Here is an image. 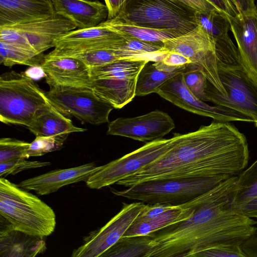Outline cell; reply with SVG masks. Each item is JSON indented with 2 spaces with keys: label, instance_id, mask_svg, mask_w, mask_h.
I'll list each match as a JSON object with an SVG mask.
<instances>
[{
  "label": "cell",
  "instance_id": "obj_1",
  "mask_svg": "<svg viewBox=\"0 0 257 257\" xmlns=\"http://www.w3.org/2000/svg\"><path fill=\"white\" fill-rule=\"evenodd\" d=\"M244 135L229 122L215 120L185 134L156 160L116 184L127 188L172 179L238 176L248 165Z\"/></svg>",
  "mask_w": 257,
  "mask_h": 257
},
{
  "label": "cell",
  "instance_id": "obj_2",
  "mask_svg": "<svg viewBox=\"0 0 257 257\" xmlns=\"http://www.w3.org/2000/svg\"><path fill=\"white\" fill-rule=\"evenodd\" d=\"M237 176L195 198L190 217L151 233V248L145 257H190L211 247L241 246L256 232L257 221L231 205Z\"/></svg>",
  "mask_w": 257,
  "mask_h": 257
},
{
  "label": "cell",
  "instance_id": "obj_3",
  "mask_svg": "<svg viewBox=\"0 0 257 257\" xmlns=\"http://www.w3.org/2000/svg\"><path fill=\"white\" fill-rule=\"evenodd\" d=\"M215 44L218 74L226 95H222L208 81L207 96L215 105L249 116L257 127V83L249 74L229 36L215 40Z\"/></svg>",
  "mask_w": 257,
  "mask_h": 257
},
{
  "label": "cell",
  "instance_id": "obj_4",
  "mask_svg": "<svg viewBox=\"0 0 257 257\" xmlns=\"http://www.w3.org/2000/svg\"><path fill=\"white\" fill-rule=\"evenodd\" d=\"M1 226L44 238L56 224L53 209L36 195L0 178Z\"/></svg>",
  "mask_w": 257,
  "mask_h": 257
},
{
  "label": "cell",
  "instance_id": "obj_5",
  "mask_svg": "<svg viewBox=\"0 0 257 257\" xmlns=\"http://www.w3.org/2000/svg\"><path fill=\"white\" fill-rule=\"evenodd\" d=\"M50 104L33 80L14 71L0 76V120L29 126L37 114Z\"/></svg>",
  "mask_w": 257,
  "mask_h": 257
},
{
  "label": "cell",
  "instance_id": "obj_6",
  "mask_svg": "<svg viewBox=\"0 0 257 257\" xmlns=\"http://www.w3.org/2000/svg\"><path fill=\"white\" fill-rule=\"evenodd\" d=\"M195 10L175 0H127L117 16L125 21L185 34L198 25Z\"/></svg>",
  "mask_w": 257,
  "mask_h": 257
},
{
  "label": "cell",
  "instance_id": "obj_7",
  "mask_svg": "<svg viewBox=\"0 0 257 257\" xmlns=\"http://www.w3.org/2000/svg\"><path fill=\"white\" fill-rule=\"evenodd\" d=\"M229 178L218 176L150 181L123 190L112 189L111 191L116 196L145 204L177 205L193 200Z\"/></svg>",
  "mask_w": 257,
  "mask_h": 257
},
{
  "label": "cell",
  "instance_id": "obj_8",
  "mask_svg": "<svg viewBox=\"0 0 257 257\" xmlns=\"http://www.w3.org/2000/svg\"><path fill=\"white\" fill-rule=\"evenodd\" d=\"M149 61L118 59L91 67V88L101 99L114 108H121L136 96L138 77Z\"/></svg>",
  "mask_w": 257,
  "mask_h": 257
},
{
  "label": "cell",
  "instance_id": "obj_9",
  "mask_svg": "<svg viewBox=\"0 0 257 257\" xmlns=\"http://www.w3.org/2000/svg\"><path fill=\"white\" fill-rule=\"evenodd\" d=\"M76 29L71 21L55 14L45 20L0 27V41L39 55L54 48L58 39Z\"/></svg>",
  "mask_w": 257,
  "mask_h": 257
},
{
  "label": "cell",
  "instance_id": "obj_10",
  "mask_svg": "<svg viewBox=\"0 0 257 257\" xmlns=\"http://www.w3.org/2000/svg\"><path fill=\"white\" fill-rule=\"evenodd\" d=\"M179 134L170 139H161L146 143L142 147L113 160L92 174L86 184L90 189H99L116 184L156 160L174 144Z\"/></svg>",
  "mask_w": 257,
  "mask_h": 257
},
{
  "label": "cell",
  "instance_id": "obj_11",
  "mask_svg": "<svg viewBox=\"0 0 257 257\" xmlns=\"http://www.w3.org/2000/svg\"><path fill=\"white\" fill-rule=\"evenodd\" d=\"M49 101L64 115H71L91 124L109 121L114 108L99 98L91 87L55 86L46 92Z\"/></svg>",
  "mask_w": 257,
  "mask_h": 257
},
{
  "label": "cell",
  "instance_id": "obj_12",
  "mask_svg": "<svg viewBox=\"0 0 257 257\" xmlns=\"http://www.w3.org/2000/svg\"><path fill=\"white\" fill-rule=\"evenodd\" d=\"M163 43V52H175L189 58L202 70L208 81L222 95H226L218 74L215 41L201 26Z\"/></svg>",
  "mask_w": 257,
  "mask_h": 257
},
{
  "label": "cell",
  "instance_id": "obj_13",
  "mask_svg": "<svg viewBox=\"0 0 257 257\" xmlns=\"http://www.w3.org/2000/svg\"><path fill=\"white\" fill-rule=\"evenodd\" d=\"M145 203H123L121 209L102 227L85 236L82 243L74 249L72 257L100 256L121 238L134 222Z\"/></svg>",
  "mask_w": 257,
  "mask_h": 257
},
{
  "label": "cell",
  "instance_id": "obj_14",
  "mask_svg": "<svg viewBox=\"0 0 257 257\" xmlns=\"http://www.w3.org/2000/svg\"><path fill=\"white\" fill-rule=\"evenodd\" d=\"M182 73L167 81L156 93L180 108L200 115L211 117L216 121H241L254 123L251 117L242 112L217 105H209L198 99L185 84Z\"/></svg>",
  "mask_w": 257,
  "mask_h": 257
},
{
  "label": "cell",
  "instance_id": "obj_15",
  "mask_svg": "<svg viewBox=\"0 0 257 257\" xmlns=\"http://www.w3.org/2000/svg\"><path fill=\"white\" fill-rule=\"evenodd\" d=\"M175 127L169 115L157 110L135 117L117 118L109 123L107 134L149 142L163 139Z\"/></svg>",
  "mask_w": 257,
  "mask_h": 257
},
{
  "label": "cell",
  "instance_id": "obj_16",
  "mask_svg": "<svg viewBox=\"0 0 257 257\" xmlns=\"http://www.w3.org/2000/svg\"><path fill=\"white\" fill-rule=\"evenodd\" d=\"M100 166L93 163L63 169H56L21 181L18 186L27 191L44 195L57 191L63 186L86 181Z\"/></svg>",
  "mask_w": 257,
  "mask_h": 257
},
{
  "label": "cell",
  "instance_id": "obj_17",
  "mask_svg": "<svg viewBox=\"0 0 257 257\" xmlns=\"http://www.w3.org/2000/svg\"><path fill=\"white\" fill-rule=\"evenodd\" d=\"M41 66L50 87L59 85L91 87L90 68L77 58L44 56Z\"/></svg>",
  "mask_w": 257,
  "mask_h": 257
},
{
  "label": "cell",
  "instance_id": "obj_18",
  "mask_svg": "<svg viewBox=\"0 0 257 257\" xmlns=\"http://www.w3.org/2000/svg\"><path fill=\"white\" fill-rule=\"evenodd\" d=\"M241 58L257 83V9L253 13L228 18Z\"/></svg>",
  "mask_w": 257,
  "mask_h": 257
},
{
  "label": "cell",
  "instance_id": "obj_19",
  "mask_svg": "<svg viewBox=\"0 0 257 257\" xmlns=\"http://www.w3.org/2000/svg\"><path fill=\"white\" fill-rule=\"evenodd\" d=\"M56 14L71 21L76 29L96 26L107 20L105 5L94 0H51Z\"/></svg>",
  "mask_w": 257,
  "mask_h": 257
},
{
  "label": "cell",
  "instance_id": "obj_20",
  "mask_svg": "<svg viewBox=\"0 0 257 257\" xmlns=\"http://www.w3.org/2000/svg\"><path fill=\"white\" fill-rule=\"evenodd\" d=\"M55 15L50 0H0V27L45 20Z\"/></svg>",
  "mask_w": 257,
  "mask_h": 257
},
{
  "label": "cell",
  "instance_id": "obj_21",
  "mask_svg": "<svg viewBox=\"0 0 257 257\" xmlns=\"http://www.w3.org/2000/svg\"><path fill=\"white\" fill-rule=\"evenodd\" d=\"M46 248V242L43 238L1 227V256H35L44 252Z\"/></svg>",
  "mask_w": 257,
  "mask_h": 257
},
{
  "label": "cell",
  "instance_id": "obj_22",
  "mask_svg": "<svg viewBox=\"0 0 257 257\" xmlns=\"http://www.w3.org/2000/svg\"><path fill=\"white\" fill-rule=\"evenodd\" d=\"M163 42H148L133 37L122 36L106 45L105 49L113 52L118 59L161 60L167 54L162 52Z\"/></svg>",
  "mask_w": 257,
  "mask_h": 257
},
{
  "label": "cell",
  "instance_id": "obj_23",
  "mask_svg": "<svg viewBox=\"0 0 257 257\" xmlns=\"http://www.w3.org/2000/svg\"><path fill=\"white\" fill-rule=\"evenodd\" d=\"M194 199L177 205L172 209L153 218L141 222H134L122 237L150 234L186 220L194 211Z\"/></svg>",
  "mask_w": 257,
  "mask_h": 257
},
{
  "label": "cell",
  "instance_id": "obj_24",
  "mask_svg": "<svg viewBox=\"0 0 257 257\" xmlns=\"http://www.w3.org/2000/svg\"><path fill=\"white\" fill-rule=\"evenodd\" d=\"M36 137H50L81 132L86 129L75 126L71 120L50 103L36 115L27 127Z\"/></svg>",
  "mask_w": 257,
  "mask_h": 257
},
{
  "label": "cell",
  "instance_id": "obj_25",
  "mask_svg": "<svg viewBox=\"0 0 257 257\" xmlns=\"http://www.w3.org/2000/svg\"><path fill=\"white\" fill-rule=\"evenodd\" d=\"M148 61L139 74L136 88V96H142L156 93L167 81L183 73L188 65L172 67L166 65L161 60Z\"/></svg>",
  "mask_w": 257,
  "mask_h": 257
},
{
  "label": "cell",
  "instance_id": "obj_26",
  "mask_svg": "<svg viewBox=\"0 0 257 257\" xmlns=\"http://www.w3.org/2000/svg\"><path fill=\"white\" fill-rule=\"evenodd\" d=\"M106 21L110 28L121 36L145 41L161 42L182 35L174 30L146 27L125 21L117 17Z\"/></svg>",
  "mask_w": 257,
  "mask_h": 257
},
{
  "label": "cell",
  "instance_id": "obj_27",
  "mask_svg": "<svg viewBox=\"0 0 257 257\" xmlns=\"http://www.w3.org/2000/svg\"><path fill=\"white\" fill-rule=\"evenodd\" d=\"M151 234L120 238L101 257H145L149 251Z\"/></svg>",
  "mask_w": 257,
  "mask_h": 257
},
{
  "label": "cell",
  "instance_id": "obj_28",
  "mask_svg": "<svg viewBox=\"0 0 257 257\" xmlns=\"http://www.w3.org/2000/svg\"><path fill=\"white\" fill-rule=\"evenodd\" d=\"M197 25L201 26L214 40L228 36L230 30L228 17L219 10L196 11Z\"/></svg>",
  "mask_w": 257,
  "mask_h": 257
},
{
  "label": "cell",
  "instance_id": "obj_29",
  "mask_svg": "<svg viewBox=\"0 0 257 257\" xmlns=\"http://www.w3.org/2000/svg\"><path fill=\"white\" fill-rule=\"evenodd\" d=\"M45 55H37L12 44L0 41V63L6 66L20 64L30 66L41 65Z\"/></svg>",
  "mask_w": 257,
  "mask_h": 257
},
{
  "label": "cell",
  "instance_id": "obj_30",
  "mask_svg": "<svg viewBox=\"0 0 257 257\" xmlns=\"http://www.w3.org/2000/svg\"><path fill=\"white\" fill-rule=\"evenodd\" d=\"M257 196V160L237 176L231 204Z\"/></svg>",
  "mask_w": 257,
  "mask_h": 257
},
{
  "label": "cell",
  "instance_id": "obj_31",
  "mask_svg": "<svg viewBox=\"0 0 257 257\" xmlns=\"http://www.w3.org/2000/svg\"><path fill=\"white\" fill-rule=\"evenodd\" d=\"M183 81L192 93L203 101H210L205 90L208 80L202 70L192 64H190L182 73Z\"/></svg>",
  "mask_w": 257,
  "mask_h": 257
},
{
  "label": "cell",
  "instance_id": "obj_32",
  "mask_svg": "<svg viewBox=\"0 0 257 257\" xmlns=\"http://www.w3.org/2000/svg\"><path fill=\"white\" fill-rule=\"evenodd\" d=\"M29 143L13 138H4L0 140V163L18 159L29 158L27 152Z\"/></svg>",
  "mask_w": 257,
  "mask_h": 257
},
{
  "label": "cell",
  "instance_id": "obj_33",
  "mask_svg": "<svg viewBox=\"0 0 257 257\" xmlns=\"http://www.w3.org/2000/svg\"><path fill=\"white\" fill-rule=\"evenodd\" d=\"M69 135L50 137H36L30 144L27 152L28 157L42 156L60 149Z\"/></svg>",
  "mask_w": 257,
  "mask_h": 257
},
{
  "label": "cell",
  "instance_id": "obj_34",
  "mask_svg": "<svg viewBox=\"0 0 257 257\" xmlns=\"http://www.w3.org/2000/svg\"><path fill=\"white\" fill-rule=\"evenodd\" d=\"M64 57L77 58L84 62L89 68L105 65L118 60L112 51L105 49H98L78 52Z\"/></svg>",
  "mask_w": 257,
  "mask_h": 257
},
{
  "label": "cell",
  "instance_id": "obj_35",
  "mask_svg": "<svg viewBox=\"0 0 257 257\" xmlns=\"http://www.w3.org/2000/svg\"><path fill=\"white\" fill-rule=\"evenodd\" d=\"M48 162L27 161L24 158L0 163V177H5L8 175H14L22 171L43 167L50 165Z\"/></svg>",
  "mask_w": 257,
  "mask_h": 257
},
{
  "label": "cell",
  "instance_id": "obj_36",
  "mask_svg": "<svg viewBox=\"0 0 257 257\" xmlns=\"http://www.w3.org/2000/svg\"><path fill=\"white\" fill-rule=\"evenodd\" d=\"M246 257L241 246L237 245H220L198 250L190 257Z\"/></svg>",
  "mask_w": 257,
  "mask_h": 257
},
{
  "label": "cell",
  "instance_id": "obj_37",
  "mask_svg": "<svg viewBox=\"0 0 257 257\" xmlns=\"http://www.w3.org/2000/svg\"><path fill=\"white\" fill-rule=\"evenodd\" d=\"M175 206L169 204H145L134 222H141L153 218L172 209Z\"/></svg>",
  "mask_w": 257,
  "mask_h": 257
},
{
  "label": "cell",
  "instance_id": "obj_38",
  "mask_svg": "<svg viewBox=\"0 0 257 257\" xmlns=\"http://www.w3.org/2000/svg\"><path fill=\"white\" fill-rule=\"evenodd\" d=\"M231 205L242 214L250 218H257V196Z\"/></svg>",
  "mask_w": 257,
  "mask_h": 257
},
{
  "label": "cell",
  "instance_id": "obj_39",
  "mask_svg": "<svg viewBox=\"0 0 257 257\" xmlns=\"http://www.w3.org/2000/svg\"><path fill=\"white\" fill-rule=\"evenodd\" d=\"M166 65L172 67H183L192 63L191 61L180 53L170 52L161 60Z\"/></svg>",
  "mask_w": 257,
  "mask_h": 257
},
{
  "label": "cell",
  "instance_id": "obj_40",
  "mask_svg": "<svg viewBox=\"0 0 257 257\" xmlns=\"http://www.w3.org/2000/svg\"><path fill=\"white\" fill-rule=\"evenodd\" d=\"M228 18H233L238 14L232 0H207Z\"/></svg>",
  "mask_w": 257,
  "mask_h": 257
},
{
  "label": "cell",
  "instance_id": "obj_41",
  "mask_svg": "<svg viewBox=\"0 0 257 257\" xmlns=\"http://www.w3.org/2000/svg\"><path fill=\"white\" fill-rule=\"evenodd\" d=\"M108 10L107 20L116 17L123 10L127 0H104Z\"/></svg>",
  "mask_w": 257,
  "mask_h": 257
},
{
  "label": "cell",
  "instance_id": "obj_42",
  "mask_svg": "<svg viewBox=\"0 0 257 257\" xmlns=\"http://www.w3.org/2000/svg\"><path fill=\"white\" fill-rule=\"evenodd\" d=\"M197 11L219 10L207 0H175Z\"/></svg>",
  "mask_w": 257,
  "mask_h": 257
},
{
  "label": "cell",
  "instance_id": "obj_43",
  "mask_svg": "<svg viewBox=\"0 0 257 257\" xmlns=\"http://www.w3.org/2000/svg\"><path fill=\"white\" fill-rule=\"evenodd\" d=\"M238 12L242 15H247L256 11L254 0H232Z\"/></svg>",
  "mask_w": 257,
  "mask_h": 257
},
{
  "label": "cell",
  "instance_id": "obj_44",
  "mask_svg": "<svg viewBox=\"0 0 257 257\" xmlns=\"http://www.w3.org/2000/svg\"><path fill=\"white\" fill-rule=\"evenodd\" d=\"M241 248L246 257H257V234L255 233L244 242Z\"/></svg>",
  "mask_w": 257,
  "mask_h": 257
},
{
  "label": "cell",
  "instance_id": "obj_45",
  "mask_svg": "<svg viewBox=\"0 0 257 257\" xmlns=\"http://www.w3.org/2000/svg\"><path fill=\"white\" fill-rule=\"evenodd\" d=\"M24 74L32 80H39L46 77V74L41 65L30 66L25 72Z\"/></svg>",
  "mask_w": 257,
  "mask_h": 257
},
{
  "label": "cell",
  "instance_id": "obj_46",
  "mask_svg": "<svg viewBox=\"0 0 257 257\" xmlns=\"http://www.w3.org/2000/svg\"><path fill=\"white\" fill-rule=\"evenodd\" d=\"M256 9H257V0H256Z\"/></svg>",
  "mask_w": 257,
  "mask_h": 257
},
{
  "label": "cell",
  "instance_id": "obj_47",
  "mask_svg": "<svg viewBox=\"0 0 257 257\" xmlns=\"http://www.w3.org/2000/svg\"><path fill=\"white\" fill-rule=\"evenodd\" d=\"M256 233L257 234V231H256Z\"/></svg>",
  "mask_w": 257,
  "mask_h": 257
},
{
  "label": "cell",
  "instance_id": "obj_48",
  "mask_svg": "<svg viewBox=\"0 0 257 257\" xmlns=\"http://www.w3.org/2000/svg\"><path fill=\"white\" fill-rule=\"evenodd\" d=\"M50 1H51V0H50Z\"/></svg>",
  "mask_w": 257,
  "mask_h": 257
}]
</instances>
